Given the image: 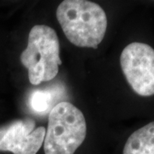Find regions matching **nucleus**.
<instances>
[{
	"instance_id": "1",
	"label": "nucleus",
	"mask_w": 154,
	"mask_h": 154,
	"mask_svg": "<svg viewBox=\"0 0 154 154\" xmlns=\"http://www.w3.org/2000/svg\"><path fill=\"white\" fill-rule=\"evenodd\" d=\"M69 42L78 47L97 49L105 38L107 17L102 7L88 0H65L56 11Z\"/></svg>"
},
{
	"instance_id": "2",
	"label": "nucleus",
	"mask_w": 154,
	"mask_h": 154,
	"mask_svg": "<svg viewBox=\"0 0 154 154\" xmlns=\"http://www.w3.org/2000/svg\"><path fill=\"white\" fill-rule=\"evenodd\" d=\"M60 45L55 30L47 25H35L28 34L27 48L21 54L22 65L28 69L31 84L49 82L58 74Z\"/></svg>"
},
{
	"instance_id": "3",
	"label": "nucleus",
	"mask_w": 154,
	"mask_h": 154,
	"mask_svg": "<svg viewBox=\"0 0 154 154\" xmlns=\"http://www.w3.org/2000/svg\"><path fill=\"white\" fill-rule=\"evenodd\" d=\"M86 135L87 123L82 112L69 102H60L50 111L45 154H74Z\"/></svg>"
},
{
	"instance_id": "4",
	"label": "nucleus",
	"mask_w": 154,
	"mask_h": 154,
	"mask_svg": "<svg viewBox=\"0 0 154 154\" xmlns=\"http://www.w3.org/2000/svg\"><path fill=\"white\" fill-rule=\"evenodd\" d=\"M122 70L127 82L139 95H154V49L147 44L128 45L120 57Z\"/></svg>"
},
{
	"instance_id": "5",
	"label": "nucleus",
	"mask_w": 154,
	"mask_h": 154,
	"mask_svg": "<svg viewBox=\"0 0 154 154\" xmlns=\"http://www.w3.org/2000/svg\"><path fill=\"white\" fill-rule=\"evenodd\" d=\"M46 129L36 128L31 118L17 119L0 126V152L36 154L44 143Z\"/></svg>"
},
{
	"instance_id": "6",
	"label": "nucleus",
	"mask_w": 154,
	"mask_h": 154,
	"mask_svg": "<svg viewBox=\"0 0 154 154\" xmlns=\"http://www.w3.org/2000/svg\"><path fill=\"white\" fill-rule=\"evenodd\" d=\"M123 154H154V122L133 133L127 140Z\"/></svg>"
},
{
	"instance_id": "7",
	"label": "nucleus",
	"mask_w": 154,
	"mask_h": 154,
	"mask_svg": "<svg viewBox=\"0 0 154 154\" xmlns=\"http://www.w3.org/2000/svg\"><path fill=\"white\" fill-rule=\"evenodd\" d=\"M51 95L45 92H35L31 100L32 107L38 112L45 111L48 108Z\"/></svg>"
}]
</instances>
